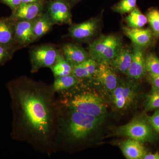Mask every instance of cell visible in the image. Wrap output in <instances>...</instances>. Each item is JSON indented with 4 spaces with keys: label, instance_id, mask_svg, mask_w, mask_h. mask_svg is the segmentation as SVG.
Returning a JSON list of instances; mask_svg holds the SVG:
<instances>
[{
    "label": "cell",
    "instance_id": "obj_6",
    "mask_svg": "<svg viewBox=\"0 0 159 159\" xmlns=\"http://www.w3.org/2000/svg\"><path fill=\"white\" fill-rule=\"evenodd\" d=\"M59 52L52 45L49 44L38 46L30 51L31 72H37L43 68H50L54 65Z\"/></svg>",
    "mask_w": 159,
    "mask_h": 159
},
{
    "label": "cell",
    "instance_id": "obj_2",
    "mask_svg": "<svg viewBox=\"0 0 159 159\" xmlns=\"http://www.w3.org/2000/svg\"><path fill=\"white\" fill-rule=\"evenodd\" d=\"M58 103L56 152L63 150L68 144L85 141L101 125L104 118L79 112Z\"/></svg>",
    "mask_w": 159,
    "mask_h": 159
},
{
    "label": "cell",
    "instance_id": "obj_18",
    "mask_svg": "<svg viewBox=\"0 0 159 159\" xmlns=\"http://www.w3.org/2000/svg\"><path fill=\"white\" fill-rule=\"evenodd\" d=\"M132 59V50L122 46L116 57L110 64L116 70L126 74Z\"/></svg>",
    "mask_w": 159,
    "mask_h": 159
},
{
    "label": "cell",
    "instance_id": "obj_31",
    "mask_svg": "<svg viewBox=\"0 0 159 159\" xmlns=\"http://www.w3.org/2000/svg\"><path fill=\"white\" fill-rule=\"evenodd\" d=\"M149 74V80L152 84L154 87L159 89V74L158 75H153Z\"/></svg>",
    "mask_w": 159,
    "mask_h": 159
},
{
    "label": "cell",
    "instance_id": "obj_24",
    "mask_svg": "<svg viewBox=\"0 0 159 159\" xmlns=\"http://www.w3.org/2000/svg\"><path fill=\"white\" fill-rule=\"evenodd\" d=\"M137 0H120L112 7L113 11L120 14L129 13L137 7Z\"/></svg>",
    "mask_w": 159,
    "mask_h": 159
},
{
    "label": "cell",
    "instance_id": "obj_17",
    "mask_svg": "<svg viewBox=\"0 0 159 159\" xmlns=\"http://www.w3.org/2000/svg\"><path fill=\"white\" fill-rule=\"evenodd\" d=\"M14 21L10 18H0V45L13 47L15 44Z\"/></svg>",
    "mask_w": 159,
    "mask_h": 159
},
{
    "label": "cell",
    "instance_id": "obj_26",
    "mask_svg": "<svg viewBox=\"0 0 159 159\" xmlns=\"http://www.w3.org/2000/svg\"><path fill=\"white\" fill-rule=\"evenodd\" d=\"M145 69L149 74H159V59L155 54L149 53L145 57Z\"/></svg>",
    "mask_w": 159,
    "mask_h": 159
},
{
    "label": "cell",
    "instance_id": "obj_3",
    "mask_svg": "<svg viewBox=\"0 0 159 159\" xmlns=\"http://www.w3.org/2000/svg\"><path fill=\"white\" fill-rule=\"evenodd\" d=\"M58 102L62 105L79 112L104 118L107 109L102 99L96 94L89 91L75 93L71 96L58 94Z\"/></svg>",
    "mask_w": 159,
    "mask_h": 159
},
{
    "label": "cell",
    "instance_id": "obj_33",
    "mask_svg": "<svg viewBox=\"0 0 159 159\" xmlns=\"http://www.w3.org/2000/svg\"><path fill=\"white\" fill-rule=\"evenodd\" d=\"M21 3H33L40 2V0H21Z\"/></svg>",
    "mask_w": 159,
    "mask_h": 159
},
{
    "label": "cell",
    "instance_id": "obj_4",
    "mask_svg": "<svg viewBox=\"0 0 159 159\" xmlns=\"http://www.w3.org/2000/svg\"><path fill=\"white\" fill-rule=\"evenodd\" d=\"M122 46V40L119 36L114 34L103 35L89 45V56L98 63H110Z\"/></svg>",
    "mask_w": 159,
    "mask_h": 159
},
{
    "label": "cell",
    "instance_id": "obj_28",
    "mask_svg": "<svg viewBox=\"0 0 159 159\" xmlns=\"http://www.w3.org/2000/svg\"><path fill=\"white\" fill-rule=\"evenodd\" d=\"M13 47H6L0 45V66L10 60L13 54Z\"/></svg>",
    "mask_w": 159,
    "mask_h": 159
},
{
    "label": "cell",
    "instance_id": "obj_5",
    "mask_svg": "<svg viewBox=\"0 0 159 159\" xmlns=\"http://www.w3.org/2000/svg\"><path fill=\"white\" fill-rule=\"evenodd\" d=\"M149 123L141 119H135L117 129L116 134L141 142H150L154 133Z\"/></svg>",
    "mask_w": 159,
    "mask_h": 159
},
{
    "label": "cell",
    "instance_id": "obj_22",
    "mask_svg": "<svg viewBox=\"0 0 159 159\" xmlns=\"http://www.w3.org/2000/svg\"><path fill=\"white\" fill-rule=\"evenodd\" d=\"M73 67L67 61L62 53L60 52L56 62L51 68L55 78L72 74Z\"/></svg>",
    "mask_w": 159,
    "mask_h": 159
},
{
    "label": "cell",
    "instance_id": "obj_20",
    "mask_svg": "<svg viewBox=\"0 0 159 159\" xmlns=\"http://www.w3.org/2000/svg\"><path fill=\"white\" fill-rule=\"evenodd\" d=\"M80 80L73 74L55 78L52 87L55 93H61L70 90L80 83Z\"/></svg>",
    "mask_w": 159,
    "mask_h": 159
},
{
    "label": "cell",
    "instance_id": "obj_25",
    "mask_svg": "<svg viewBox=\"0 0 159 159\" xmlns=\"http://www.w3.org/2000/svg\"><path fill=\"white\" fill-rule=\"evenodd\" d=\"M146 16L154 35L159 37V10L155 8L151 9L147 12Z\"/></svg>",
    "mask_w": 159,
    "mask_h": 159
},
{
    "label": "cell",
    "instance_id": "obj_32",
    "mask_svg": "<svg viewBox=\"0 0 159 159\" xmlns=\"http://www.w3.org/2000/svg\"><path fill=\"white\" fill-rule=\"evenodd\" d=\"M143 159H159V153L156 152L154 153H146L143 157Z\"/></svg>",
    "mask_w": 159,
    "mask_h": 159
},
{
    "label": "cell",
    "instance_id": "obj_11",
    "mask_svg": "<svg viewBox=\"0 0 159 159\" xmlns=\"http://www.w3.org/2000/svg\"><path fill=\"white\" fill-rule=\"evenodd\" d=\"M43 6L41 2L33 3H21L17 9L12 11L9 17L14 21L31 20L43 13Z\"/></svg>",
    "mask_w": 159,
    "mask_h": 159
},
{
    "label": "cell",
    "instance_id": "obj_16",
    "mask_svg": "<svg viewBox=\"0 0 159 159\" xmlns=\"http://www.w3.org/2000/svg\"><path fill=\"white\" fill-rule=\"evenodd\" d=\"M120 148L122 153L128 159H143L146 154L142 142L132 139H128L121 143Z\"/></svg>",
    "mask_w": 159,
    "mask_h": 159
},
{
    "label": "cell",
    "instance_id": "obj_12",
    "mask_svg": "<svg viewBox=\"0 0 159 159\" xmlns=\"http://www.w3.org/2000/svg\"><path fill=\"white\" fill-rule=\"evenodd\" d=\"M35 19L14 21L16 44L21 46L27 45L36 40L33 32V25Z\"/></svg>",
    "mask_w": 159,
    "mask_h": 159
},
{
    "label": "cell",
    "instance_id": "obj_23",
    "mask_svg": "<svg viewBox=\"0 0 159 159\" xmlns=\"http://www.w3.org/2000/svg\"><path fill=\"white\" fill-rule=\"evenodd\" d=\"M128 27L133 29H141L148 22L147 16L136 7L125 18Z\"/></svg>",
    "mask_w": 159,
    "mask_h": 159
},
{
    "label": "cell",
    "instance_id": "obj_21",
    "mask_svg": "<svg viewBox=\"0 0 159 159\" xmlns=\"http://www.w3.org/2000/svg\"><path fill=\"white\" fill-rule=\"evenodd\" d=\"M53 24L48 12L43 13L34 20L33 32L35 40L45 35L51 30Z\"/></svg>",
    "mask_w": 159,
    "mask_h": 159
},
{
    "label": "cell",
    "instance_id": "obj_14",
    "mask_svg": "<svg viewBox=\"0 0 159 159\" xmlns=\"http://www.w3.org/2000/svg\"><path fill=\"white\" fill-rule=\"evenodd\" d=\"M122 30L136 47L142 48L149 45L151 42L153 33L150 29H133L123 26Z\"/></svg>",
    "mask_w": 159,
    "mask_h": 159
},
{
    "label": "cell",
    "instance_id": "obj_15",
    "mask_svg": "<svg viewBox=\"0 0 159 159\" xmlns=\"http://www.w3.org/2000/svg\"><path fill=\"white\" fill-rule=\"evenodd\" d=\"M145 57L142 48L134 46L132 49V59L126 75L133 79H140L145 75Z\"/></svg>",
    "mask_w": 159,
    "mask_h": 159
},
{
    "label": "cell",
    "instance_id": "obj_9",
    "mask_svg": "<svg viewBox=\"0 0 159 159\" xmlns=\"http://www.w3.org/2000/svg\"><path fill=\"white\" fill-rule=\"evenodd\" d=\"M99 18H93L83 22L72 25L69 29V34L77 41H86L96 34L99 28Z\"/></svg>",
    "mask_w": 159,
    "mask_h": 159
},
{
    "label": "cell",
    "instance_id": "obj_27",
    "mask_svg": "<svg viewBox=\"0 0 159 159\" xmlns=\"http://www.w3.org/2000/svg\"><path fill=\"white\" fill-rule=\"evenodd\" d=\"M159 108V89L153 87L147 98L146 108L147 111H151Z\"/></svg>",
    "mask_w": 159,
    "mask_h": 159
},
{
    "label": "cell",
    "instance_id": "obj_19",
    "mask_svg": "<svg viewBox=\"0 0 159 159\" xmlns=\"http://www.w3.org/2000/svg\"><path fill=\"white\" fill-rule=\"evenodd\" d=\"M98 65L97 61L89 58L80 64L74 67L72 74L80 80L93 78Z\"/></svg>",
    "mask_w": 159,
    "mask_h": 159
},
{
    "label": "cell",
    "instance_id": "obj_7",
    "mask_svg": "<svg viewBox=\"0 0 159 159\" xmlns=\"http://www.w3.org/2000/svg\"><path fill=\"white\" fill-rule=\"evenodd\" d=\"M136 87L131 81L119 80L117 87L111 92L114 105L119 110L124 109L134 101L136 94Z\"/></svg>",
    "mask_w": 159,
    "mask_h": 159
},
{
    "label": "cell",
    "instance_id": "obj_34",
    "mask_svg": "<svg viewBox=\"0 0 159 159\" xmlns=\"http://www.w3.org/2000/svg\"><path fill=\"white\" fill-rule=\"evenodd\" d=\"M81 1V0H69L70 2V4L72 5H74V4H76V3H78L80 1Z\"/></svg>",
    "mask_w": 159,
    "mask_h": 159
},
{
    "label": "cell",
    "instance_id": "obj_10",
    "mask_svg": "<svg viewBox=\"0 0 159 159\" xmlns=\"http://www.w3.org/2000/svg\"><path fill=\"white\" fill-rule=\"evenodd\" d=\"M93 78L111 93L117 87L119 81L116 70L110 64L107 63H98Z\"/></svg>",
    "mask_w": 159,
    "mask_h": 159
},
{
    "label": "cell",
    "instance_id": "obj_8",
    "mask_svg": "<svg viewBox=\"0 0 159 159\" xmlns=\"http://www.w3.org/2000/svg\"><path fill=\"white\" fill-rule=\"evenodd\" d=\"M47 12L53 25L72 24L71 4L69 0H54L49 4Z\"/></svg>",
    "mask_w": 159,
    "mask_h": 159
},
{
    "label": "cell",
    "instance_id": "obj_29",
    "mask_svg": "<svg viewBox=\"0 0 159 159\" xmlns=\"http://www.w3.org/2000/svg\"><path fill=\"white\" fill-rule=\"evenodd\" d=\"M147 120L151 126L159 133V109L157 110L151 116L148 117Z\"/></svg>",
    "mask_w": 159,
    "mask_h": 159
},
{
    "label": "cell",
    "instance_id": "obj_1",
    "mask_svg": "<svg viewBox=\"0 0 159 159\" xmlns=\"http://www.w3.org/2000/svg\"><path fill=\"white\" fill-rule=\"evenodd\" d=\"M12 114L11 139L51 157L56 153L59 103L52 85L22 76L6 84Z\"/></svg>",
    "mask_w": 159,
    "mask_h": 159
},
{
    "label": "cell",
    "instance_id": "obj_30",
    "mask_svg": "<svg viewBox=\"0 0 159 159\" xmlns=\"http://www.w3.org/2000/svg\"><path fill=\"white\" fill-rule=\"evenodd\" d=\"M0 3L9 6L11 11H13L21 4L22 1L21 0H0Z\"/></svg>",
    "mask_w": 159,
    "mask_h": 159
},
{
    "label": "cell",
    "instance_id": "obj_13",
    "mask_svg": "<svg viewBox=\"0 0 159 159\" xmlns=\"http://www.w3.org/2000/svg\"><path fill=\"white\" fill-rule=\"evenodd\" d=\"M62 54L73 67L90 58L89 53L81 46L70 43L63 46Z\"/></svg>",
    "mask_w": 159,
    "mask_h": 159
}]
</instances>
